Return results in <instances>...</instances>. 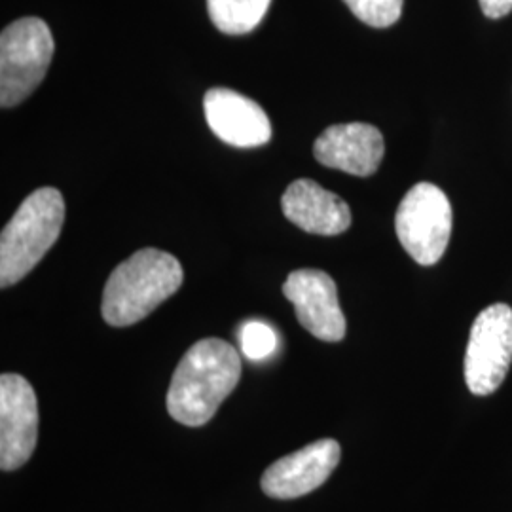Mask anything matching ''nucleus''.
<instances>
[{"mask_svg": "<svg viewBox=\"0 0 512 512\" xmlns=\"http://www.w3.org/2000/svg\"><path fill=\"white\" fill-rule=\"evenodd\" d=\"M239 378L241 359L232 344L220 338L196 342L173 372L165 401L169 416L188 427H202L236 389Z\"/></svg>", "mask_w": 512, "mask_h": 512, "instance_id": "obj_1", "label": "nucleus"}, {"mask_svg": "<svg viewBox=\"0 0 512 512\" xmlns=\"http://www.w3.org/2000/svg\"><path fill=\"white\" fill-rule=\"evenodd\" d=\"M183 266L160 249H141L114 268L103 291L101 313L110 327L143 321L183 285Z\"/></svg>", "mask_w": 512, "mask_h": 512, "instance_id": "obj_2", "label": "nucleus"}, {"mask_svg": "<svg viewBox=\"0 0 512 512\" xmlns=\"http://www.w3.org/2000/svg\"><path fill=\"white\" fill-rule=\"evenodd\" d=\"M65 222V200L52 186L29 194L0 236V287H12L54 247Z\"/></svg>", "mask_w": 512, "mask_h": 512, "instance_id": "obj_3", "label": "nucleus"}, {"mask_svg": "<svg viewBox=\"0 0 512 512\" xmlns=\"http://www.w3.org/2000/svg\"><path fill=\"white\" fill-rule=\"evenodd\" d=\"M54 35L40 18H21L0 35V105L12 109L42 84L54 59Z\"/></svg>", "mask_w": 512, "mask_h": 512, "instance_id": "obj_4", "label": "nucleus"}, {"mask_svg": "<svg viewBox=\"0 0 512 512\" xmlns=\"http://www.w3.org/2000/svg\"><path fill=\"white\" fill-rule=\"evenodd\" d=\"M452 226V203L439 186L431 183L412 186L395 217L397 238L420 266L439 262L450 243Z\"/></svg>", "mask_w": 512, "mask_h": 512, "instance_id": "obj_5", "label": "nucleus"}, {"mask_svg": "<svg viewBox=\"0 0 512 512\" xmlns=\"http://www.w3.org/2000/svg\"><path fill=\"white\" fill-rule=\"evenodd\" d=\"M512 363V308L492 304L476 315L465 351V382L473 395L495 393Z\"/></svg>", "mask_w": 512, "mask_h": 512, "instance_id": "obj_6", "label": "nucleus"}, {"mask_svg": "<svg viewBox=\"0 0 512 512\" xmlns=\"http://www.w3.org/2000/svg\"><path fill=\"white\" fill-rule=\"evenodd\" d=\"M38 403L33 385L19 374L0 376V467L16 471L35 452Z\"/></svg>", "mask_w": 512, "mask_h": 512, "instance_id": "obj_7", "label": "nucleus"}, {"mask_svg": "<svg viewBox=\"0 0 512 512\" xmlns=\"http://www.w3.org/2000/svg\"><path fill=\"white\" fill-rule=\"evenodd\" d=\"M283 294L311 336L323 342H342L346 338L348 327L338 302V289L327 272L313 268L294 270L283 285Z\"/></svg>", "mask_w": 512, "mask_h": 512, "instance_id": "obj_8", "label": "nucleus"}, {"mask_svg": "<svg viewBox=\"0 0 512 512\" xmlns=\"http://www.w3.org/2000/svg\"><path fill=\"white\" fill-rule=\"evenodd\" d=\"M340 458L342 448L336 440H317L272 463L262 475V492L274 499L311 494L327 482Z\"/></svg>", "mask_w": 512, "mask_h": 512, "instance_id": "obj_9", "label": "nucleus"}, {"mask_svg": "<svg viewBox=\"0 0 512 512\" xmlns=\"http://www.w3.org/2000/svg\"><path fill=\"white\" fill-rule=\"evenodd\" d=\"M203 110L209 128L226 145L255 148L272 139V124L266 110L234 90H209L203 97Z\"/></svg>", "mask_w": 512, "mask_h": 512, "instance_id": "obj_10", "label": "nucleus"}, {"mask_svg": "<svg viewBox=\"0 0 512 512\" xmlns=\"http://www.w3.org/2000/svg\"><path fill=\"white\" fill-rule=\"evenodd\" d=\"M313 154L325 167L355 177H370L384 160V135L380 129L363 122L330 126L317 137Z\"/></svg>", "mask_w": 512, "mask_h": 512, "instance_id": "obj_11", "label": "nucleus"}, {"mask_svg": "<svg viewBox=\"0 0 512 512\" xmlns=\"http://www.w3.org/2000/svg\"><path fill=\"white\" fill-rule=\"evenodd\" d=\"M285 217L308 234L340 236L351 226V211L340 196L311 179H296L281 198Z\"/></svg>", "mask_w": 512, "mask_h": 512, "instance_id": "obj_12", "label": "nucleus"}, {"mask_svg": "<svg viewBox=\"0 0 512 512\" xmlns=\"http://www.w3.org/2000/svg\"><path fill=\"white\" fill-rule=\"evenodd\" d=\"M272 0H207L213 25L224 35H247L268 14Z\"/></svg>", "mask_w": 512, "mask_h": 512, "instance_id": "obj_13", "label": "nucleus"}, {"mask_svg": "<svg viewBox=\"0 0 512 512\" xmlns=\"http://www.w3.org/2000/svg\"><path fill=\"white\" fill-rule=\"evenodd\" d=\"M351 14L370 27L385 29L403 14L404 0H344Z\"/></svg>", "mask_w": 512, "mask_h": 512, "instance_id": "obj_14", "label": "nucleus"}, {"mask_svg": "<svg viewBox=\"0 0 512 512\" xmlns=\"http://www.w3.org/2000/svg\"><path fill=\"white\" fill-rule=\"evenodd\" d=\"M241 351L251 361H264L277 349V334L262 321H247L239 330Z\"/></svg>", "mask_w": 512, "mask_h": 512, "instance_id": "obj_15", "label": "nucleus"}, {"mask_svg": "<svg viewBox=\"0 0 512 512\" xmlns=\"http://www.w3.org/2000/svg\"><path fill=\"white\" fill-rule=\"evenodd\" d=\"M478 2L486 18H505L512 12V0H478Z\"/></svg>", "mask_w": 512, "mask_h": 512, "instance_id": "obj_16", "label": "nucleus"}]
</instances>
